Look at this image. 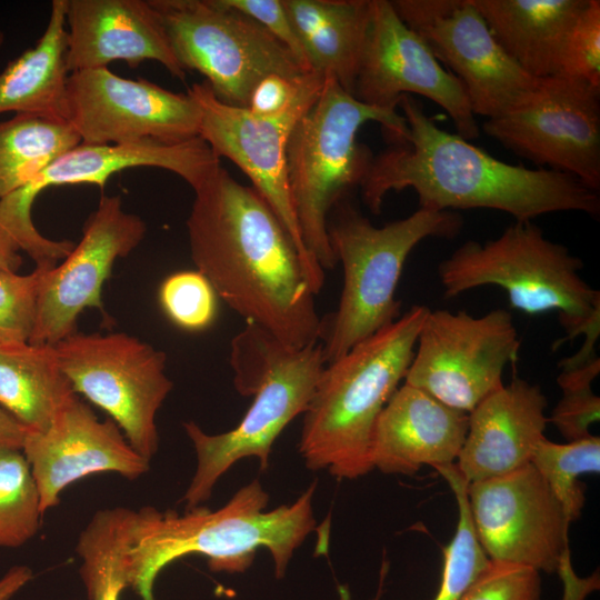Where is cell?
Listing matches in <instances>:
<instances>
[{"instance_id": "obj_1", "label": "cell", "mask_w": 600, "mask_h": 600, "mask_svg": "<svg viewBox=\"0 0 600 600\" xmlns=\"http://www.w3.org/2000/svg\"><path fill=\"white\" fill-rule=\"evenodd\" d=\"M187 230L197 270L246 322L291 347L319 343L322 319L300 254L252 187L220 166L194 189Z\"/></svg>"}, {"instance_id": "obj_2", "label": "cell", "mask_w": 600, "mask_h": 600, "mask_svg": "<svg viewBox=\"0 0 600 600\" xmlns=\"http://www.w3.org/2000/svg\"><path fill=\"white\" fill-rule=\"evenodd\" d=\"M398 108L408 134L373 156L359 187L372 213L381 212L389 192L411 188L427 210L492 209L516 221L562 211L599 216V192L577 178L497 159L441 129L412 96H402Z\"/></svg>"}, {"instance_id": "obj_3", "label": "cell", "mask_w": 600, "mask_h": 600, "mask_svg": "<svg viewBox=\"0 0 600 600\" xmlns=\"http://www.w3.org/2000/svg\"><path fill=\"white\" fill-rule=\"evenodd\" d=\"M316 482L291 504L266 511L269 494L258 479L239 489L220 509L197 507L180 514L147 506L122 508L119 561L127 587L141 600H154L153 583L171 562L202 554L212 571L243 572L259 548L270 552L277 578H283L294 550L314 529Z\"/></svg>"}, {"instance_id": "obj_4", "label": "cell", "mask_w": 600, "mask_h": 600, "mask_svg": "<svg viewBox=\"0 0 600 600\" xmlns=\"http://www.w3.org/2000/svg\"><path fill=\"white\" fill-rule=\"evenodd\" d=\"M429 310L411 307L324 366L303 413L299 452L307 468L328 469L338 479H357L373 470L376 421L406 377Z\"/></svg>"}, {"instance_id": "obj_5", "label": "cell", "mask_w": 600, "mask_h": 600, "mask_svg": "<svg viewBox=\"0 0 600 600\" xmlns=\"http://www.w3.org/2000/svg\"><path fill=\"white\" fill-rule=\"evenodd\" d=\"M229 363L241 396L253 397L238 426L218 434L183 423L197 454V468L182 498L186 510L200 507L218 480L238 461L257 458L266 470L272 444L304 413L326 366L320 343L291 347L263 328L246 322L230 342Z\"/></svg>"}, {"instance_id": "obj_6", "label": "cell", "mask_w": 600, "mask_h": 600, "mask_svg": "<svg viewBox=\"0 0 600 600\" xmlns=\"http://www.w3.org/2000/svg\"><path fill=\"white\" fill-rule=\"evenodd\" d=\"M583 261L568 247L549 240L532 221H516L496 239L469 240L440 262L446 298L482 286L503 289L513 309L528 314L557 311L564 341L583 334L579 352L596 353L600 334V291L580 274Z\"/></svg>"}, {"instance_id": "obj_7", "label": "cell", "mask_w": 600, "mask_h": 600, "mask_svg": "<svg viewBox=\"0 0 600 600\" xmlns=\"http://www.w3.org/2000/svg\"><path fill=\"white\" fill-rule=\"evenodd\" d=\"M367 122L379 123L390 143L401 142L408 134L398 109L366 104L324 77L319 97L288 141V178L301 238L323 270L338 263L329 242L328 214L360 187L373 158L357 139Z\"/></svg>"}, {"instance_id": "obj_8", "label": "cell", "mask_w": 600, "mask_h": 600, "mask_svg": "<svg viewBox=\"0 0 600 600\" xmlns=\"http://www.w3.org/2000/svg\"><path fill=\"white\" fill-rule=\"evenodd\" d=\"M337 206L328 236L342 266L343 287L337 310L321 320L319 343L326 364L401 316L396 290L412 249L430 237L454 238L463 226L456 211L419 208L403 219L376 227L343 200Z\"/></svg>"}, {"instance_id": "obj_9", "label": "cell", "mask_w": 600, "mask_h": 600, "mask_svg": "<svg viewBox=\"0 0 600 600\" xmlns=\"http://www.w3.org/2000/svg\"><path fill=\"white\" fill-rule=\"evenodd\" d=\"M182 68L204 77L223 103L247 108L267 76L308 73L261 24L221 0H148Z\"/></svg>"}, {"instance_id": "obj_10", "label": "cell", "mask_w": 600, "mask_h": 600, "mask_svg": "<svg viewBox=\"0 0 600 600\" xmlns=\"http://www.w3.org/2000/svg\"><path fill=\"white\" fill-rule=\"evenodd\" d=\"M323 83L322 74L306 73L290 106L268 117L221 102L204 80L187 91L201 111L199 137L252 182L296 246L314 294L323 287L324 270L310 256L301 238L289 186L287 146L294 126L317 100Z\"/></svg>"}, {"instance_id": "obj_11", "label": "cell", "mask_w": 600, "mask_h": 600, "mask_svg": "<svg viewBox=\"0 0 600 600\" xmlns=\"http://www.w3.org/2000/svg\"><path fill=\"white\" fill-rule=\"evenodd\" d=\"M54 349L73 391L104 410L150 462L159 447L157 413L173 387L166 353L124 332L74 331Z\"/></svg>"}, {"instance_id": "obj_12", "label": "cell", "mask_w": 600, "mask_h": 600, "mask_svg": "<svg viewBox=\"0 0 600 600\" xmlns=\"http://www.w3.org/2000/svg\"><path fill=\"white\" fill-rule=\"evenodd\" d=\"M519 349L512 316L504 309L481 317L429 310L404 383L469 413L503 386V369L518 360Z\"/></svg>"}, {"instance_id": "obj_13", "label": "cell", "mask_w": 600, "mask_h": 600, "mask_svg": "<svg viewBox=\"0 0 600 600\" xmlns=\"http://www.w3.org/2000/svg\"><path fill=\"white\" fill-rule=\"evenodd\" d=\"M391 4L460 81L474 116L501 117L537 89L540 79L508 56L472 0H393Z\"/></svg>"}, {"instance_id": "obj_14", "label": "cell", "mask_w": 600, "mask_h": 600, "mask_svg": "<svg viewBox=\"0 0 600 600\" xmlns=\"http://www.w3.org/2000/svg\"><path fill=\"white\" fill-rule=\"evenodd\" d=\"M486 134L539 167L600 190V88L564 74L539 80L531 97L482 124Z\"/></svg>"}, {"instance_id": "obj_15", "label": "cell", "mask_w": 600, "mask_h": 600, "mask_svg": "<svg viewBox=\"0 0 600 600\" xmlns=\"http://www.w3.org/2000/svg\"><path fill=\"white\" fill-rule=\"evenodd\" d=\"M467 492L478 541L491 561L547 573L572 569L570 523L532 463L471 482Z\"/></svg>"}, {"instance_id": "obj_16", "label": "cell", "mask_w": 600, "mask_h": 600, "mask_svg": "<svg viewBox=\"0 0 600 600\" xmlns=\"http://www.w3.org/2000/svg\"><path fill=\"white\" fill-rule=\"evenodd\" d=\"M63 119L86 144L186 141L199 137L201 111L188 92L97 68L69 73Z\"/></svg>"}, {"instance_id": "obj_17", "label": "cell", "mask_w": 600, "mask_h": 600, "mask_svg": "<svg viewBox=\"0 0 600 600\" xmlns=\"http://www.w3.org/2000/svg\"><path fill=\"white\" fill-rule=\"evenodd\" d=\"M412 93L439 104L452 119L458 136L468 141L478 138L479 126L460 81L399 18L391 1L371 0L352 96L369 106L398 109L399 99Z\"/></svg>"}, {"instance_id": "obj_18", "label": "cell", "mask_w": 600, "mask_h": 600, "mask_svg": "<svg viewBox=\"0 0 600 600\" xmlns=\"http://www.w3.org/2000/svg\"><path fill=\"white\" fill-rule=\"evenodd\" d=\"M146 232L144 221L124 211L119 196L102 194L80 241L62 263L44 274L29 343L56 346L77 331V320L86 308L104 312L101 291L113 263L133 251Z\"/></svg>"}, {"instance_id": "obj_19", "label": "cell", "mask_w": 600, "mask_h": 600, "mask_svg": "<svg viewBox=\"0 0 600 600\" xmlns=\"http://www.w3.org/2000/svg\"><path fill=\"white\" fill-rule=\"evenodd\" d=\"M21 451L37 483L43 514L59 504L68 486L87 476L113 472L134 480L150 468L117 423L99 420L77 394L46 430L28 431Z\"/></svg>"}, {"instance_id": "obj_20", "label": "cell", "mask_w": 600, "mask_h": 600, "mask_svg": "<svg viewBox=\"0 0 600 600\" xmlns=\"http://www.w3.org/2000/svg\"><path fill=\"white\" fill-rule=\"evenodd\" d=\"M220 166V158L200 137L186 141L144 139L119 144L79 143L56 158L26 186L0 199V211L20 226H31L33 201L46 188L88 183L103 189L117 172L153 167L179 176L194 190Z\"/></svg>"}, {"instance_id": "obj_21", "label": "cell", "mask_w": 600, "mask_h": 600, "mask_svg": "<svg viewBox=\"0 0 600 600\" xmlns=\"http://www.w3.org/2000/svg\"><path fill=\"white\" fill-rule=\"evenodd\" d=\"M66 27L69 73L118 60L131 68L152 60L186 78L148 0H67Z\"/></svg>"}, {"instance_id": "obj_22", "label": "cell", "mask_w": 600, "mask_h": 600, "mask_svg": "<svg viewBox=\"0 0 600 600\" xmlns=\"http://www.w3.org/2000/svg\"><path fill=\"white\" fill-rule=\"evenodd\" d=\"M548 401L541 388L514 378L468 413V432L457 468L468 483L499 477L531 463L544 439Z\"/></svg>"}, {"instance_id": "obj_23", "label": "cell", "mask_w": 600, "mask_h": 600, "mask_svg": "<svg viewBox=\"0 0 600 600\" xmlns=\"http://www.w3.org/2000/svg\"><path fill=\"white\" fill-rule=\"evenodd\" d=\"M468 413L403 384L380 412L371 438L373 469L412 476L423 464L454 463L468 432Z\"/></svg>"}, {"instance_id": "obj_24", "label": "cell", "mask_w": 600, "mask_h": 600, "mask_svg": "<svg viewBox=\"0 0 600 600\" xmlns=\"http://www.w3.org/2000/svg\"><path fill=\"white\" fill-rule=\"evenodd\" d=\"M589 0H472L508 56L529 76L560 74L568 37Z\"/></svg>"}, {"instance_id": "obj_25", "label": "cell", "mask_w": 600, "mask_h": 600, "mask_svg": "<svg viewBox=\"0 0 600 600\" xmlns=\"http://www.w3.org/2000/svg\"><path fill=\"white\" fill-rule=\"evenodd\" d=\"M311 71L352 94L371 0H283Z\"/></svg>"}, {"instance_id": "obj_26", "label": "cell", "mask_w": 600, "mask_h": 600, "mask_svg": "<svg viewBox=\"0 0 600 600\" xmlns=\"http://www.w3.org/2000/svg\"><path fill=\"white\" fill-rule=\"evenodd\" d=\"M67 0H53L47 27L34 47L0 72V113L63 118L67 68Z\"/></svg>"}, {"instance_id": "obj_27", "label": "cell", "mask_w": 600, "mask_h": 600, "mask_svg": "<svg viewBox=\"0 0 600 600\" xmlns=\"http://www.w3.org/2000/svg\"><path fill=\"white\" fill-rule=\"evenodd\" d=\"M77 393L54 346L0 343V407L28 431H43Z\"/></svg>"}, {"instance_id": "obj_28", "label": "cell", "mask_w": 600, "mask_h": 600, "mask_svg": "<svg viewBox=\"0 0 600 600\" xmlns=\"http://www.w3.org/2000/svg\"><path fill=\"white\" fill-rule=\"evenodd\" d=\"M79 143L80 137L63 118L16 113L0 122V199Z\"/></svg>"}, {"instance_id": "obj_29", "label": "cell", "mask_w": 600, "mask_h": 600, "mask_svg": "<svg viewBox=\"0 0 600 600\" xmlns=\"http://www.w3.org/2000/svg\"><path fill=\"white\" fill-rule=\"evenodd\" d=\"M531 463L544 478L571 523L580 517L586 500V486L579 477L600 471V438L590 434L566 444L544 438L538 443Z\"/></svg>"}, {"instance_id": "obj_30", "label": "cell", "mask_w": 600, "mask_h": 600, "mask_svg": "<svg viewBox=\"0 0 600 600\" xmlns=\"http://www.w3.org/2000/svg\"><path fill=\"white\" fill-rule=\"evenodd\" d=\"M40 494L21 449L0 450V547L19 548L41 523Z\"/></svg>"}, {"instance_id": "obj_31", "label": "cell", "mask_w": 600, "mask_h": 600, "mask_svg": "<svg viewBox=\"0 0 600 600\" xmlns=\"http://www.w3.org/2000/svg\"><path fill=\"white\" fill-rule=\"evenodd\" d=\"M449 483L459 509L456 534L443 550L441 583L433 600H459L489 566L490 559L480 546L469 508L468 482L456 463L434 468Z\"/></svg>"}, {"instance_id": "obj_32", "label": "cell", "mask_w": 600, "mask_h": 600, "mask_svg": "<svg viewBox=\"0 0 600 600\" xmlns=\"http://www.w3.org/2000/svg\"><path fill=\"white\" fill-rule=\"evenodd\" d=\"M599 372L600 359L596 357L584 364L561 369L558 376L562 398L554 407L550 421L568 442L589 437L590 426L599 421L600 398L591 388Z\"/></svg>"}, {"instance_id": "obj_33", "label": "cell", "mask_w": 600, "mask_h": 600, "mask_svg": "<svg viewBox=\"0 0 600 600\" xmlns=\"http://www.w3.org/2000/svg\"><path fill=\"white\" fill-rule=\"evenodd\" d=\"M217 297L211 283L198 270L174 272L159 289V301L166 316L188 331H201L213 323Z\"/></svg>"}, {"instance_id": "obj_34", "label": "cell", "mask_w": 600, "mask_h": 600, "mask_svg": "<svg viewBox=\"0 0 600 600\" xmlns=\"http://www.w3.org/2000/svg\"><path fill=\"white\" fill-rule=\"evenodd\" d=\"M54 266H36L28 274L0 270V343L29 342L46 272Z\"/></svg>"}, {"instance_id": "obj_35", "label": "cell", "mask_w": 600, "mask_h": 600, "mask_svg": "<svg viewBox=\"0 0 600 600\" xmlns=\"http://www.w3.org/2000/svg\"><path fill=\"white\" fill-rule=\"evenodd\" d=\"M560 74L600 88L599 0H589L574 23L566 43Z\"/></svg>"}, {"instance_id": "obj_36", "label": "cell", "mask_w": 600, "mask_h": 600, "mask_svg": "<svg viewBox=\"0 0 600 600\" xmlns=\"http://www.w3.org/2000/svg\"><path fill=\"white\" fill-rule=\"evenodd\" d=\"M459 600H541L539 571L491 561Z\"/></svg>"}, {"instance_id": "obj_37", "label": "cell", "mask_w": 600, "mask_h": 600, "mask_svg": "<svg viewBox=\"0 0 600 600\" xmlns=\"http://www.w3.org/2000/svg\"><path fill=\"white\" fill-rule=\"evenodd\" d=\"M261 24L281 42L306 71H311L283 0H221Z\"/></svg>"}, {"instance_id": "obj_38", "label": "cell", "mask_w": 600, "mask_h": 600, "mask_svg": "<svg viewBox=\"0 0 600 600\" xmlns=\"http://www.w3.org/2000/svg\"><path fill=\"white\" fill-rule=\"evenodd\" d=\"M302 77L294 80L280 74L264 77L251 91L247 109L261 117L282 112L292 102Z\"/></svg>"}, {"instance_id": "obj_39", "label": "cell", "mask_w": 600, "mask_h": 600, "mask_svg": "<svg viewBox=\"0 0 600 600\" xmlns=\"http://www.w3.org/2000/svg\"><path fill=\"white\" fill-rule=\"evenodd\" d=\"M81 578L90 600H119L127 588L124 581L111 567L83 570Z\"/></svg>"}, {"instance_id": "obj_40", "label": "cell", "mask_w": 600, "mask_h": 600, "mask_svg": "<svg viewBox=\"0 0 600 600\" xmlns=\"http://www.w3.org/2000/svg\"><path fill=\"white\" fill-rule=\"evenodd\" d=\"M28 430L0 407V450L21 449Z\"/></svg>"}, {"instance_id": "obj_41", "label": "cell", "mask_w": 600, "mask_h": 600, "mask_svg": "<svg viewBox=\"0 0 600 600\" xmlns=\"http://www.w3.org/2000/svg\"><path fill=\"white\" fill-rule=\"evenodd\" d=\"M20 250L16 238L0 223V270L18 272L22 266Z\"/></svg>"}, {"instance_id": "obj_42", "label": "cell", "mask_w": 600, "mask_h": 600, "mask_svg": "<svg viewBox=\"0 0 600 600\" xmlns=\"http://www.w3.org/2000/svg\"><path fill=\"white\" fill-rule=\"evenodd\" d=\"M32 579V571L27 566L10 568L0 579V600H11L14 594Z\"/></svg>"}, {"instance_id": "obj_43", "label": "cell", "mask_w": 600, "mask_h": 600, "mask_svg": "<svg viewBox=\"0 0 600 600\" xmlns=\"http://www.w3.org/2000/svg\"><path fill=\"white\" fill-rule=\"evenodd\" d=\"M341 600H350L347 589L341 588Z\"/></svg>"}, {"instance_id": "obj_44", "label": "cell", "mask_w": 600, "mask_h": 600, "mask_svg": "<svg viewBox=\"0 0 600 600\" xmlns=\"http://www.w3.org/2000/svg\"><path fill=\"white\" fill-rule=\"evenodd\" d=\"M4 42V33L2 30H0V47L3 44Z\"/></svg>"}]
</instances>
